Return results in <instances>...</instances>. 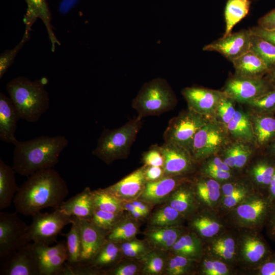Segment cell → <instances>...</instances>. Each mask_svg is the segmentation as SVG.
I'll list each match as a JSON object with an SVG mask.
<instances>
[{
    "mask_svg": "<svg viewBox=\"0 0 275 275\" xmlns=\"http://www.w3.org/2000/svg\"><path fill=\"white\" fill-rule=\"evenodd\" d=\"M28 177L13 199L18 213L33 216L46 208L58 209L65 201L67 184L54 169L39 171Z\"/></svg>",
    "mask_w": 275,
    "mask_h": 275,
    "instance_id": "cell-1",
    "label": "cell"
},
{
    "mask_svg": "<svg viewBox=\"0 0 275 275\" xmlns=\"http://www.w3.org/2000/svg\"><path fill=\"white\" fill-rule=\"evenodd\" d=\"M68 144L64 135H41L25 141L17 140L14 144L12 167L16 173L26 177L39 171L52 169Z\"/></svg>",
    "mask_w": 275,
    "mask_h": 275,
    "instance_id": "cell-2",
    "label": "cell"
},
{
    "mask_svg": "<svg viewBox=\"0 0 275 275\" xmlns=\"http://www.w3.org/2000/svg\"><path fill=\"white\" fill-rule=\"evenodd\" d=\"M47 81L45 78L32 81L19 76L7 83L6 90L20 119L36 123L48 109L50 100L45 89Z\"/></svg>",
    "mask_w": 275,
    "mask_h": 275,
    "instance_id": "cell-3",
    "label": "cell"
},
{
    "mask_svg": "<svg viewBox=\"0 0 275 275\" xmlns=\"http://www.w3.org/2000/svg\"><path fill=\"white\" fill-rule=\"evenodd\" d=\"M142 119L138 117L116 129H104L92 154L107 164L126 157L142 127Z\"/></svg>",
    "mask_w": 275,
    "mask_h": 275,
    "instance_id": "cell-4",
    "label": "cell"
},
{
    "mask_svg": "<svg viewBox=\"0 0 275 275\" xmlns=\"http://www.w3.org/2000/svg\"><path fill=\"white\" fill-rule=\"evenodd\" d=\"M176 96L167 81L157 78L145 83L132 100V107L143 118L158 116L173 109Z\"/></svg>",
    "mask_w": 275,
    "mask_h": 275,
    "instance_id": "cell-5",
    "label": "cell"
},
{
    "mask_svg": "<svg viewBox=\"0 0 275 275\" xmlns=\"http://www.w3.org/2000/svg\"><path fill=\"white\" fill-rule=\"evenodd\" d=\"M272 203L267 194L257 190L226 215L229 223L240 230L259 231L266 224Z\"/></svg>",
    "mask_w": 275,
    "mask_h": 275,
    "instance_id": "cell-6",
    "label": "cell"
},
{
    "mask_svg": "<svg viewBox=\"0 0 275 275\" xmlns=\"http://www.w3.org/2000/svg\"><path fill=\"white\" fill-rule=\"evenodd\" d=\"M230 143L227 127L211 119L196 133L189 151L197 162H201L217 154Z\"/></svg>",
    "mask_w": 275,
    "mask_h": 275,
    "instance_id": "cell-7",
    "label": "cell"
},
{
    "mask_svg": "<svg viewBox=\"0 0 275 275\" xmlns=\"http://www.w3.org/2000/svg\"><path fill=\"white\" fill-rule=\"evenodd\" d=\"M209 120L188 108L183 111L169 121L163 133L164 142L189 151L195 134Z\"/></svg>",
    "mask_w": 275,
    "mask_h": 275,
    "instance_id": "cell-8",
    "label": "cell"
},
{
    "mask_svg": "<svg viewBox=\"0 0 275 275\" xmlns=\"http://www.w3.org/2000/svg\"><path fill=\"white\" fill-rule=\"evenodd\" d=\"M17 212H0L1 261L31 241L29 226L18 216Z\"/></svg>",
    "mask_w": 275,
    "mask_h": 275,
    "instance_id": "cell-9",
    "label": "cell"
},
{
    "mask_svg": "<svg viewBox=\"0 0 275 275\" xmlns=\"http://www.w3.org/2000/svg\"><path fill=\"white\" fill-rule=\"evenodd\" d=\"M29 226L31 241L49 245L56 241L58 235L64 228L74 222L73 217L65 213L60 208L51 213H41L33 215Z\"/></svg>",
    "mask_w": 275,
    "mask_h": 275,
    "instance_id": "cell-10",
    "label": "cell"
},
{
    "mask_svg": "<svg viewBox=\"0 0 275 275\" xmlns=\"http://www.w3.org/2000/svg\"><path fill=\"white\" fill-rule=\"evenodd\" d=\"M240 231L237 238V264L251 270L260 264L272 252L258 231Z\"/></svg>",
    "mask_w": 275,
    "mask_h": 275,
    "instance_id": "cell-11",
    "label": "cell"
},
{
    "mask_svg": "<svg viewBox=\"0 0 275 275\" xmlns=\"http://www.w3.org/2000/svg\"><path fill=\"white\" fill-rule=\"evenodd\" d=\"M271 88L265 77L252 78L235 74L227 80L223 91L235 102L246 104Z\"/></svg>",
    "mask_w": 275,
    "mask_h": 275,
    "instance_id": "cell-12",
    "label": "cell"
},
{
    "mask_svg": "<svg viewBox=\"0 0 275 275\" xmlns=\"http://www.w3.org/2000/svg\"><path fill=\"white\" fill-rule=\"evenodd\" d=\"M160 149L164 159V176H186L195 171L198 162L187 149L165 142Z\"/></svg>",
    "mask_w": 275,
    "mask_h": 275,
    "instance_id": "cell-13",
    "label": "cell"
},
{
    "mask_svg": "<svg viewBox=\"0 0 275 275\" xmlns=\"http://www.w3.org/2000/svg\"><path fill=\"white\" fill-rule=\"evenodd\" d=\"M0 274L40 275L33 243L22 246L1 261Z\"/></svg>",
    "mask_w": 275,
    "mask_h": 275,
    "instance_id": "cell-14",
    "label": "cell"
},
{
    "mask_svg": "<svg viewBox=\"0 0 275 275\" xmlns=\"http://www.w3.org/2000/svg\"><path fill=\"white\" fill-rule=\"evenodd\" d=\"M181 93L188 108L208 119H213L217 105L224 96L223 91L201 87L184 88Z\"/></svg>",
    "mask_w": 275,
    "mask_h": 275,
    "instance_id": "cell-15",
    "label": "cell"
},
{
    "mask_svg": "<svg viewBox=\"0 0 275 275\" xmlns=\"http://www.w3.org/2000/svg\"><path fill=\"white\" fill-rule=\"evenodd\" d=\"M33 243L40 275H60L67 260L66 241H61L52 246Z\"/></svg>",
    "mask_w": 275,
    "mask_h": 275,
    "instance_id": "cell-16",
    "label": "cell"
},
{
    "mask_svg": "<svg viewBox=\"0 0 275 275\" xmlns=\"http://www.w3.org/2000/svg\"><path fill=\"white\" fill-rule=\"evenodd\" d=\"M251 37L250 29L241 30L205 45L203 49L217 52L232 62L250 49Z\"/></svg>",
    "mask_w": 275,
    "mask_h": 275,
    "instance_id": "cell-17",
    "label": "cell"
},
{
    "mask_svg": "<svg viewBox=\"0 0 275 275\" xmlns=\"http://www.w3.org/2000/svg\"><path fill=\"white\" fill-rule=\"evenodd\" d=\"M80 229L81 252L79 263H89L98 253L109 230L96 226L90 221L78 218Z\"/></svg>",
    "mask_w": 275,
    "mask_h": 275,
    "instance_id": "cell-18",
    "label": "cell"
},
{
    "mask_svg": "<svg viewBox=\"0 0 275 275\" xmlns=\"http://www.w3.org/2000/svg\"><path fill=\"white\" fill-rule=\"evenodd\" d=\"M237 238L238 234L226 230L207 241L205 254L233 267L237 264Z\"/></svg>",
    "mask_w": 275,
    "mask_h": 275,
    "instance_id": "cell-19",
    "label": "cell"
},
{
    "mask_svg": "<svg viewBox=\"0 0 275 275\" xmlns=\"http://www.w3.org/2000/svg\"><path fill=\"white\" fill-rule=\"evenodd\" d=\"M145 171V165H144L104 189L121 201L137 199L144 190L147 182Z\"/></svg>",
    "mask_w": 275,
    "mask_h": 275,
    "instance_id": "cell-20",
    "label": "cell"
},
{
    "mask_svg": "<svg viewBox=\"0 0 275 275\" xmlns=\"http://www.w3.org/2000/svg\"><path fill=\"white\" fill-rule=\"evenodd\" d=\"M187 180L185 176H166L157 180L147 181L138 199L151 204L162 202L167 200L177 187Z\"/></svg>",
    "mask_w": 275,
    "mask_h": 275,
    "instance_id": "cell-21",
    "label": "cell"
},
{
    "mask_svg": "<svg viewBox=\"0 0 275 275\" xmlns=\"http://www.w3.org/2000/svg\"><path fill=\"white\" fill-rule=\"evenodd\" d=\"M190 225L196 233L208 241L226 230L225 224L217 212L208 208L194 213Z\"/></svg>",
    "mask_w": 275,
    "mask_h": 275,
    "instance_id": "cell-22",
    "label": "cell"
},
{
    "mask_svg": "<svg viewBox=\"0 0 275 275\" xmlns=\"http://www.w3.org/2000/svg\"><path fill=\"white\" fill-rule=\"evenodd\" d=\"M192 184L199 205L218 212L222 198L221 183L200 175Z\"/></svg>",
    "mask_w": 275,
    "mask_h": 275,
    "instance_id": "cell-23",
    "label": "cell"
},
{
    "mask_svg": "<svg viewBox=\"0 0 275 275\" xmlns=\"http://www.w3.org/2000/svg\"><path fill=\"white\" fill-rule=\"evenodd\" d=\"M27 4V10L24 17L25 24V33L29 34L31 31L33 23L37 18H40L46 26L50 41L51 49L53 51L59 41L55 36L51 24V15L46 0H25Z\"/></svg>",
    "mask_w": 275,
    "mask_h": 275,
    "instance_id": "cell-24",
    "label": "cell"
},
{
    "mask_svg": "<svg viewBox=\"0 0 275 275\" xmlns=\"http://www.w3.org/2000/svg\"><path fill=\"white\" fill-rule=\"evenodd\" d=\"M20 119L18 113L10 97L0 93V139L13 144L17 140L15 136L17 122Z\"/></svg>",
    "mask_w": 275,
    "mask_h": 275,
    "instance_id": "cell-25",
    "label": "cell"
},
{
    "mask_svg": "<svg viewBox=\"0 0 275 275\" xmlns=\"http://www.w3.org/2000/svg\"><path fill=\"white\" fill-rule=\"evenodd\" d=\"M167 204L185 217L195 213L200 205L192 182L187 180L177 187L168 198Z\"/></svg>",
    "mask_w": 275,
    "mask_h": 275,
    "instance_id": "cell-26",
    "label": "cell"
},
{
    "mask_svg": "<svg viewBox=\"0 0 275 275\" xmlns=\"http://www.w3.org/2000/svg\"><path fill=\"white\" fill-rule=\"evenodd\" d=\"M59 208L69 216L90 221L95 209L93 191L86 187L81 193L65 201Z\"/></svg>",
    "mask_w": 275,
    "mask_h": 275,
    "instance_id": "cell-27",
    "label": "cell"
},
{
    "mask_svg": "<svg viewBox=\"0 0 275 275\" xmlns=\"http://www.w3.org/2000/svg\"><path fill=\"white\" fill-rule=\"evenodd\" d=\"M232 62L235 70V74L241 76L262 77L270 70L263 60L251 49Z\"/></svg>",
    "mask_w": 275,
    "mask_h": 275,
    "instance_id": "cell-28",
    "label": "cell"
},
{
    "mask_svg": "<svg viewBox=\"0 0 275 275\" xmlns=\"http://www.w3.org/2000/svg\"><path fill=\"white\" fill-rule=\"evenodd\" d=\"M249 115L255 144L260 147L268 146L275 139V116L253 112Z\"/></svg>",
    "mask_w": 275,
    "mask_h": 275,
    "instance_id": "cell-29",
    "label": "cell"
},
{
    "mask_svg": "<svg viewBox=\"0 0 275 275\" xmlns=\"http://www.w3.org/2000/svg\"><path fill=\"white\" fill-rule=\"evenodd\" d=\"M185 231L181 226L171 227H152L145 232L148 242L162 251H170Z\"/></svg>",
    "mask_w": 275,
    "mask_h": 275,
    "instance_id": "cell-30",
    "label": "cell"
},
{
    "mask_svg": "<svg viewBox=\"0 0 275 275\" xmlns=\"http://www.w3.org/2000/svg\"><path fill=\"white\" fill-rule=\"evenodd\" d=\"M250 144L238 141L230 143L220 152L219 156L232 170L241 169L246 165L253 153Z\"/></svg>",
    "mask_w": 275,
    "mask_h": 275,
    "instance_id": "cell-31",
    "label": "cell"
},
{
    "mask_svg": "<svg viewBox=\"0 0 275 275\" xmlns=\"http://www.w3.org/2000/svg\"><path fill=\"white\" fill-rule=\"evenodd\" d=\"M230 138L235 141L255 143L250 115L241 109H236L233 119L227 125Z\"/></svg>",
    "mask_w": 275,
    "mask_h": 275,
    "instance_id": "cell-32",
    "label": "cell"
},
{
    "mask_svg": "<svg viewBox=\"0 0 275 275\" xmlns=\"http://www.w3.org/2000/svg\"><path fill=\"white\" fill-rule=\"evenodd\" d=\"M275 170V158L264 157L256 161L249 170V179L257 190L267 189Z\"/></svg>",
    "mask_w": 275,
    "mask_h": 275,
    "instance_id": "cell-33",
    "label": "cell"
},
{
    "mask_svg": "<svg viewBox=\"0 0 275 275\" xmlns=\"http://www.w3.org/2000/svg\"><path fill=\"white\" fill-rule=\"evenodd\" d=\"M15 171L0 158V210L9 207L18 190Z\"/></svg>",
    "mask_w": 275,
    "mask_h": 275,
    "instance_id": "cell-34",
    "label": "cell"
},
{
    "mask_svg": "<svg viewBox=\"0 0 275 275\" xmlns=\"http://www.w3.org/2000/svg\"><path fill=\"white\" fill-rule=\"evenodd\" d=\"M172 254L180 255L199 261L204 254L201 238L193 232L184 233L170 250Z\"/></svg>",
    "mask_w": 275,
    "mask_h": 275,
    "instance_id": "cell-35",
    "label": "cell"
},
{
    "mask_svg": "<svg viewBox=\"0 0 275 275\" xmlns=\"http://www.w3.org/2000/svg\"><path fill=\"white\" fill-rule=\"evenodd\" d=\"M250 0H228L225 6L224 16L226 29L223 37L231 33L234 26L249 13Z\"/></svg>",
    "mask_w": 275,
    "mask_h": 275,
    "instance_id": "cell-36",
    "label": "cell"
},
{
    "mask_svg": "<svg viewBox=\"0 0 275 275\" xmlns=\"http://www.w3.org/2000/svg\"><path fill=\"white\" fill-rule=\"evenodd\" d=\"M121 255L120 243L106 239L98 253L89 263L104 271L103 269L104 267H114L115 264H117Z\"/></svg>",
    "mask_w": 275,
    "mask_h": 275,
    "instance_id": "cell-37",
    "label": "cell"
},
{
    "mask_svg": "<svg viewBox=\"0 0 275 275\" xmlns=\"http://www.w3.org/2000/svg\"><path fill=\"white\" fill-rule=\"evenodd\" d=\"M74 222L71 224L70 231L62 234L66 238L67 260L66 263L70 265L80 263L81 252L80 229L77 218L73 217Z\"/></svg>",
    "mask_w": 275,
    "mask_h": 275,
    "instance_id": "cell-38",
    "label": "cell"
},
{
    "mask_svg": "<svg viewBox=\"0 0 275 275\" xmlns=\"http://www.w3.org/2000/svg\"><path fill=\"white\" fill-rule=\"evenodd\" d=\"M185 218L178 211L167 204L153 213L150 219V224L151 227H155L181 226Z\"/></svg>",
    "mask_w": 275,
    "mask_h": 275,
    "instance_id": "cell-39",
    "label": "cell"
},
{
    "mask_svg": "<svg viewBox=\"0 0 275 275\" xmlns=\"http://www.w3.org/2000/svg\"><path fill=\"white\" fill-rule=\"evenodd\" d=\"M150 251L141 260L142 261V270L150 275H157L164 272L168 259L161 253L162 251Z\"/></svg>",
    "mask_w": 275,
    "mask_h": 275,
    "instance_id": "cell-40",
    "label": "cell"
},
{
    "mask_svg": "<svg viewBox=\"0 0 275 275\" xmlns=\"http://www.w3.org/2000/svg\"><path fill=\"white\" fill-rule=\"evenodd\" d=\"M198 261L185 256L172 254L168 259L164 272L169 275H183L193 272Z\"/></svg>",
    "mask_w": 275,
    "mask_h": 275,
    "instance_id": "cell-41",
    "label": "cell"
},
{
    "mask_svg": "<svg viewBox=\"0 0 275 275\" xmlns=\"http://www.w3.org/2000/svg\"><path fill=\"white\" fill-rule=\"evenodd\" d=\"M95 209L113 213H121L123 210L122 201L104 189L93 191Z\"/></svg>",
    "mask_w": 275,
    "mask_h": 275,
    "instance_id": "cell-42",
    "label": "cell"
},
{
    "mask_svg": "<svg viewBox=\"0 0 275 275\" xmlns=\"http://www.w3.org/2000/svg\"><path fill=\"white\" fill-rule=\"evenodd\" d=\"M199 272L203 275H229L233 274V267L216 258L203 255Z\"/></svg>",
    "mask_w": 275,
    "mask_h": 275,
    "instance_id": "cell-43",
    "label": "cell"
},
{
    "mask_svg": "<svg viewBox=\"0 0 275 275\" xmlns=\"http://www.w3.org/2000/svg\"><path fill=\"white\" fill-rule=\"evenodd\" d=\"M256 190H257L249 179L241 188L230 195L222 198L218 212L222 210L227 213Z\"/></svg>",
    "mask_w": 275,
    "mask_h": 275,
    "instance_id": "cell-44",
    "label": "cell"
},
{
    "mask_svg": "<svg viewBox=\"0 0 275 275\" xmlns=\"http://www.w3.org/2000/svg\"><path fill=\"white\" fill-rule=\"evenodd\" d=\"M245 104L253 113L273 114L275 113V88H271Z\"/></svg>",
    "mask_w": 275,
    "mask_h": 275,
    "instance_id": "cell-45",
    "label": "cell"
},
{
    "mask_svg": "<svg viewBox=\"0 0 275 275\" xmlns=\"http://www.w3.org/2000/svg\"><path fill=\"white\" fill-rule=\"evenodd\" d=\"M137 224L132 221H120L109 232L106 239L121 242L134 238L138 232Z\"/></svg>",
    "mask_w": 275,
    "mask_h": 275,
    "instance_id": "cell-46",
    "label": "cell"
},
{
    "mask_svg": "<svg viewBox=\"0 0 275 275\" xmlns=\"http://www.w3.org/2000/svg\"><path fill=\"white\" fill-rule=\"evenodd\" d=\"M257 53L270 69L275 66V46L252 34L251 48Z\"/></svg>",
    "mask_w": 275,
    "mask_h": 275,
    "instance_id": "cell-47",
    "label": "cell"
},
{
    "mask_svg": "<svg viewBox=\"0 0 275 275\" xmlns=\"http://www.w3.org/2000/svg\"><path fill=\"white\" fill-rule=\"evenodd\" d=\"M235 102L234 100L224 93L217 105L213 119L227 126L235 114Z\"/></svg>",
    "mask_w": 275,
    "mask_h": 275,
    "instance_id": "cell-48",
    "label": "cell"
},
{
    "mask_svg": "<svg viewBox=\"0 0 275 275\" xmlns=\"http://www.w3.org/2000/svg\"><path fill=\"white\" fill-rule=\"evenodd\" d=\"M119 243L122 254L129 258L141 259L151 251L145 242L139 240L132 239Z\"/></svg>",
    "mask_w": 275,
    "mask_h": 275,
    "instance_id": "cell-49",
    "label": "cell"
},
{
    "mask_svg": "<svg viewBox=\"0 0 275 275\" xmlns=\"http://www.w3.org/2000/svg\"><path fill=\"white\" fill-rule=\"evenodd\" d=\"M121 213L95 209L90 221L101 228L110 231L121 220Z\"/></svg>",
    "mask_w": 275,
    "mask_h": 275,
    "instance_id": "cell-50",
    "label": "cell"
},
{
    "mask_svg": "<svg viewBox=\"0 0 275 275\" xmlns=\"http://www.w3.org/2000/svg\"><path fill=\"white\" fill-rule=\"evenodd\" d=\"M30 37V34L24 33L20 42L13 48L6 50L0 56V78H2L14 61V59Z\"/></svg>",
    "mask_w": 275,
    "mask_h": 275,
    "instance_id": "cell-51",
    "label": "cell"
},
{
    "mask_svg": "<svg viewBox=\"0 0 275 275\" xmlns=\"http://www.w3.org/2000/svg\"><path fill=\"white\" fill-rule=\"evenodd\" d=\"M102 273L105 274V271L93 266L89 263H79L70 265L65 263V267L60 275H87L95 274Z\"/></svg>",
    "mask_w": 275,
    "mask_h": 275,
    "instance_id": "cell-52",
    "label": "cell"
},
{
    "mask_svg": "<svg viewBox=\"0 0 275 275\" xmlns=\"http://www.w3.org/2000/svg\"><path fill=\"white\" fill-rule=\"evenodd\" d=\"M142 161L145 166L163 167L164 159L160 146L152 145L143 153Z\"/></svg>",
    "mask_w": 275,
    "mask_h": 275,
    "instance_id": "cell-53",
    "label": "cell"
},
{
    "mask_svg": "<svg viewBox=\"0 0 275 275\" xmlns=\"http://www.w3.org/2000/svg\"><path fill=\"white\" fill-rule=\"evenodd\" d=\"M250 270L254 274L275 275V253L272 252L260 264Z\"/></svg>",
    "mask_w": 275,
    "mask_h": 275,
    "instance_id": "cell-54",
    "label": "cell"
},
{
    "mask_svg": "<svg viewBox=\"0 0 275 275\" xmlns=\"http://www.w3.org/2000/svg\"><path fill=\"white\" fill-rule=\"evenodd\" d=\"M140 270V266L135 263H123L116 264L112 268L105 271V274L134 275Z\"/></svg>",
    "mask_w": 275,
    "mask_h": 275,
    "instance_id": "cell-55",
    "label": "cell"
},
{
    "mask_svg": "<svg viewBox=\"0 0 275 275\" xmlns=\"http://www.w3.org/2000/svg\"><path fill=\"white\" fill-rule=\"evenodd\" d=\"M200 174L213 179L222 183L233 179V171H226L219 169L200 168Z\"/></svg>",
    "mask_w": 275,
    "mask_h": 275,
    "instance_id": "cell-56",
    "label": "cell"
},
{
    "mask_svg": "<svg viewBox=\"0 0 275 275\" xmlns=\"http://www.w3.org/2000/svg\"><path fill=\"white\" fill-rule=\"evenodd\" d=\"M258 24L263 29L275 31V8L260 18Z\"/></svg>",
    "mask_w": 275,
    "mask_h": 275,
    "instance_id": "cell-57",
    "label": "cell"
},
{
    "mask_svg": "<svg viewBox=\"0 0 275 275\" xmlns=\"http://www.w3.org/2000/svg\"><path fill=\"white\" fill-rule=\"evenodd\" d=\"M145 177L147 181L157 180L164 176L163 167L145 166Z\"/></svg>",
    "mask_w": 275,
    "mask_h": 275,
    "instance_id": "cell-58",
    "label": "cell"
},
{
    "mask_svg": "<svg viewBox=\"0 0 275 275\" xmlns=\"http://www.w3.org/2000/svg\"><path fill=\"white\" fill-rule=\"evenodd\" d=\"M251 34L257 36L275 46V31H268L259 26L250 29Z\"/></svg>",
    "mask_w": 275,
    "mask_h": 275,
    "instance_id": "cell-59",
    "label": "cell"
},
{
    "mask_svg": "<svg viewBox=\"0 0 275 275\" xmlns=\"http://www.w3.org/2000/svg\"><path fill=\"white\" fill-rule=\"evenodd\" d=\"M265 226L268 236L272 241L275 242V201L272 203Z\"/></svg>",
    "mask_w": 275,
    "mask_h": 275,
    "instance_id": "cell-60",
    "label": "cell"
},
{
    "mask_svg": "<svg viewBox=\"0 0 275 275\" xmlns=\"http://www.w3.org/2000/svg\"><path fill=\"white\" fill-rule=\"evenodd\" d=\"M130 201L145 215V216H146L149 212V207L148 205V203L146 202L141 200H136V199Z\"/></svg>",
    "mask_w": 275,
    "mask_h": 275,
    "instance_id": "cell-61",
    "label": "cell"
},
{
    "mask_svg": "<svg viewBox=\"0 0 275 275\" xmlns=\"http://www.w3.org/2000/svg\"><path fill=\"white\" fill-rule=\"evenodd\" d=\"M267 194L271 202L275 201V170L270 182Z\"/></svg>",
    "mask_w": 275,
    "mask_h": 275,
    "instance_id": "cell-62",
    "label": "cell"
},
{
    "mask_svg": "<svg viewBox=\"0 0 275 275\" xmlns=\"http://www.w3.org/2000/svg\"><path fill=\"white\" fill-rule=\"evenodd\" d=\"M265 77L272 87L275 88V66L270 69Z\"/></svg>",
    "mask_w": 275,
    "mask_h": 275,
    "instance_id": "cell-63",
    "label": "cell"
},
{
    "mask_svg": "<svg viewBox=\"0 0 275 275\" xmlns=\"http://www.w3.org/2000/svg\"><path fill=\"white\" fill-rule=\"evenodd\" d=\"M268 151L270 156L275 158V139L268 145Z\"/></svg>",
    "mask_w": 275,
    "mask_h": 275,
    "instance_id": "cell-64",
    "label": "cell"
}]
</instances>
